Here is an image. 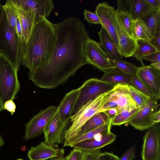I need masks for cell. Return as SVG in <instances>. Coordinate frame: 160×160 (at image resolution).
Listing matches in <instances>:
<instances>
[{
	"label": "cell",
	"instance_id": "ab89813d",
	"mask_svg": "<svg viewBox=\"0 0 160 160\" xmlns=\"http://www.w3.org/2000/svg\"><path fill=\"white\" fill-rule=\"evenodd\" d=\"M157 50L160 52V30L157 31L149 41Z\"/></svg>",
	"mask_w": 160,
	"mask_h": 160
},
{
	"label": "cell",
	"instance_id": "7c38bea8",
	"mask_svg": "<svg viewBox=\"0 0 160 160\" xmlns=\"http://www.w3.org/2000/svg\"><path fill=\"white\" fill-rule=\"evenodd\" d=\"M158 100L155 98H150L146 104L139 108L128 123L136 129L141 131L147 129L155 124L152 116L159 106Z\"/></svg>",
	"mask_w": 160,
	"mask_h": 160
},
{
	"label": "cell",
	"instance_id": "bcb514c9",
	"mask_svg": "<svg viewBox=\"0 0 160 160\" xmlns=\"http://www.w3.org/2000/svg\"><path fill=\"white\" fill-rule=\"evenodd\" d=\"M110 118L112 119L116 114L117 111L115 108H112L105 111Z\"/></svg>",
	"mask_w": 160,
	"mask_h": 160
},
{
	"label": "cell",
	"instance_id": "3957f363",
	"mask_svg": "<svg viewBox=\"0 0 160 160\" xmlns=\"http://www.w3.org/2000/svg\"><path fill=\"white\" fill-rule=\"evenodd\" d=\"M0 53L19 70L23 56L21 41L16 29L8 24L4 10L0 20Z\"/></svg>",
	"mask_w": 160,
	"mask_h": 160
},
{
	"label": "cell",
	"instance_id": "4316f807",
	"mask_svg": "<svg viewBox=\"0 0 160 160\" xmlns=\"http://www.w3.org/2000/svg\"><path fill=\"white\" fill-rule=\"evenodd\" d=\"M138 47L132 57L141 62L142 66H144L142 58L143 57L157 52H159L153 47L149 41L142 40H137Z\"/></svg>",
	"mask_w": 160,
	"mask_h": 160
},
{
	"label": "cell",
	"instance_id": "60d3db41",
	"mask_svg": "<svg viewBox=\"0 0 160 160\" xmlns=\"http://www.w3.org/2000/svg\"><path fill=\"white\" fill-rule=\"evenodd\" d=\"M142 59H145L154 63L160 62V52H157L149 54L142 57Z\"/></svg>",
	"mask_w": 160,
	"mask_h": 160
},
{
	"label": "cell",
	"instance_id": "4fadbf2b",
	"mask_svg": "<svg viewBox=\"0 0 160 160\" xmlns=\"http://www.w3.org/2000/svg\"><path fill=\"white\" fill-rule=\"evenodd\" d=\"M113 19L118 41V48L119 53L125 58L132 57L138 46L137 40L129 35L116 10Z\"/></svg>",
	"mask_w": 160,
	"mask_h": 160
},
{
	"label": "cell",
	"instance_id": "8d00e7d4",
	"mask_svg": "<svg viewBox=\"0 0 160 160\" xmlns=\"http://www.w3.org/2000/svg\"><path fill=\"white\" fill-rule=\"evenodd\" d=\"M136 149V145L130 148L120 158L119 160H133L135 157Z\"/></svg>",
	"mask_w": 160,
	"mask_h": 160
},
{
	"label": "cell",
	"instance_id": "f546056e",
	"mask_svg": "<svg viewBox=\"0 0 160 160\" xmlns=\"http://www.w3.org/2000/svg\"><path fill=\"white\" fill-rule=\"evenodd\" d=\"M111 61L116 68L125 74L130 76L136 75L138 67L122 60Z\"/></svg>",
	"mask_w": 160,
	"mask_h": 160
},
{
	"label": "cell",
	"instance_id": "f907efd6",
	"mask_svg": "<svg viewBox=\"0 0 160 160\" xmlns=\"http://www.w3.org/2000/svg\"><path fill=\"white\" fill-rule=\"evenodd\" d=\"M3 10V5L0 4V20Z\"/></svg>",
	"mask_w": 160,
	"mask_h": 160
},
{
	"label": "cell",
	"instance_id": "7dc6e473",
	"mask_svg": "<svg viewBox=\"0 0 160 160\" xmlns=\"http://www.w3.org/2000/svg\"><path fill=\"white\" fill-rule=\"evenodd\" d=\"M150 65L154 68L160 70V62L152 63Z\"/></svg>",
	"mask_w": 160,
	"mask_h": 160
},
{
	"label": "cell",
	"instance_id": "603a6c76",
	"mask_svg": "<svg viewBox=\"0 0 160 160\" xmlns=\"http://www.w3.org/2000/svg\"><path fill=\"white\" fill-rule=\"evenodd\" d=\"M112 120V119L110 118L105 112H100L93 116L86 123L77 137L106 124Z\"/></svg>",
	"mask_w": 160,
	"mask_h": 160
},
{
	"label": "cell",
	"instance_id": "8992f818",
	"mask_svg": "<svg viewBox=\"0 0 160 160\" xmlns=\"http://www.w3.org/2000/svg\"><path fill=\"white\" fill-rule=\"evenodd\" d=\"M116 85L96 78H90L85 81L79 87L80 93L72 115L89 101L111 90Z\"/></svg>",
	"mask_w": 160,
	"mask_h": 160
},
{
	"label": "cell",
	"instance_id": "74e56055",
	"mask_svg": "<svg viewBox=\"0 0 160 160\" xmlns=\"http://www.w3.org/2000/svg\"><path fill=\"white\" fill-rule=\"evenodd\" d=\"M120 158L113 152H101L98 155L97 160H119Z\"/></svg>",
	"mask_w": 160,
	"mask_h": 160
},
{
	"label": "cell",
	"instance_id": "6da1fadb",
	"mask_svg": "<svg viewBox=\"0 0 160 160\" xmlns=\"http://www.w3.org/2000/svg\"><path fill=\"white\" fill-rule=\"evenodd\" d=\"M54 25L57 39L52 55L44 64L28 72V79L40 88H55L64 84L87 64L84 48L89 36L82 22L70 17Z\"/></svg>",
	"mask_w": 160,
	"mask_h": 160
},
{
	"label": "cell",
	"instance_id": "e575fe53",
	"mask_svg": "<svg viewBox=\"0 0 160 160\" xmlns=\"http://www.w3.org/2000/svg\"><path fill=\"white\" fill-rule=\"evenodd\" d=\"M84 19L91 23L100 24L99 19L97 13L85 9L84 11Z\"/></svg>",
	"mask_w": 160,
	"mask_h": 160
},
{
	"label": "cell",
	"instance_id": "cb8c5ba5",
	"mask_svg": "<svg viewBox=\"0 0 160 160\" xmlns=\"http://www.w3.org/2000/svg\"><path fill=\"white\" fill-rule=\"evenodd\" d=\"M100 79L116 84L130 85L131 76L125 74L118 69L115 68L104 72Z\"/></svg>",
	"mask_w": 160,
	"mask_h": 160
},
{
	"label": "cell",
	"instance_id": "83f0119b",
	"mask_svg": "<svg viewBox=\"0 0 160 160\" xmlns=\"http://www.w3.org/2000/svg\"><path fill=\"white\" fill-rule=\"evenodd\" d=\"M112 120H111L109 122L102 126L77 137L68 145L67 147H72L75 144L80 142L93 139L94 136L97 134L103 133L111 130Z\"/></svg>",
	"mask_w": 160,
	"mask_h": 160
},
{
	"label": "cell",
	"instance_id": "484cf974",
	"mask_svg": "<svg viewBox=\"0 0 160 160\" xmlns=\"http://www.w3.org/2000/svg\"><path fill=\"white\" fill-rule=\"evenodd\" d=\"M141 19L154 35L157 31L160 30V8H152Z\"/></svg>",
	"mask_w": 160,
	"mask_h": 160
},
{
	"label": "cell",
	"instance_id": "d6a6232c",
	"mask_svg": "<svg viewBox=\"0 0 160 160\" xmlns=\"http://www.w3.org/2000/svg\"><path fill=\"white\" fill-rule=\"evenodd\" d=\"M130 85L150 98H155L145 84L136 75L131 76Z\"/></svg>",
	"mask_w": 160,
	"mask_h": 160
},
{
	"label": "cell",
	"instance_id": "f1b7e54d",
	"mask_svg": "<svg viewBox=\"0 0 160 160\" xmlns=\"http://www.w3.org/2000/svg\"><path fill=\"white\" fill-rule=\"evenodd\" d=\"M3 7L8 24L16 29L18 16L15 6L12 0H7Z\"/></svg>",
	"mask_w": 160,
	"mask_h": 160
},
{
	"label": "cell",
	"instance_id": "e0dca14e",
	"mask_svg": "<svg viewBox=\"0 0 160 160\" xmlns=\"http://www.w3.org/2000/svg\"><path fill=\"white\" fill-rule=\"evenodd\" d=\"M117 3V10L128 12L132 20L141 19L152 9L146 0H118Z\"/></svg>",
	"mask_w": 160,
	"mask_h": 160
},
{
	"label": "cell",
	"instance_id": "5bb4252c",
	"mask_svg": "<svg viewBox=\"0 0 160 160\" xmlns=\"http://www.w3.org/2000/svg\"><path fill=\"white\" fill-rule=\"evenodd\" d=\"M115 10L113 7L107 2H103L96 7L95 12L98 17L102 27L105 30L118 47V41L113 19Z\"/></svg>",
	"mask_w": 160,
	"mask_h": 160
},
{
	"label": "cell",
	"instance_id": "ffe728a7",
	"mask_svg": "<svg viewBox=\"0 0 160 160\" xmlns=\"http://www.w3.org/2000/svg\"><path fill=\"white\" fill-rule=\"evenodd\" d=\"M80 92L79 88L67 93L58 107V112L62 121L69 122Z\"/></svg>",
	"mask_w": 160,
	"mask_h": 160
},
{
	"label": "cell",
	"instance_id": "b9f144b4",
	"mask_svg": "<svg viewBox=\"0 0 160 160\" xmlns=\"http://www.w3.org/2000/svg\"><path fill=\"white\" fill-rule=\"evenodd\" d=\"M4 110H6L9 112L11 115H13L16 111V105L12 100L6 101L3 105Z\"/></svg>",
	"mask_w": 160,
	"mask_h": 160
},
{
	"label": "cell",
	"instance_id": "9c48e42d",
	"mask_svg": "<svg viewBox=\"0 0 160 160\" xmlns=\"http://www.w3.org/2000/svg\"><path fill=\"white\" fill-rule=\"evenodd\" d=\"M106 101L112 103L113 108L117 110V114L124 110L139 108L132 97L128 85L116 84L110 91Z\"/></svg>",
	"mask_w": 160,
	"mask_h": 160
},
{
	"label": "cell",
	"instance_id": "8fae6325",
	"mask_svg": "<svg viewBox=\"0 0 160 160\" xmlns=\"http://www.w3.org/2000/svg\"><path fill=\"white\" fill-rule=\"evenodd\" d=\"M141 157L142 160H160V128L156 124L143 137Z\"/></svg>",
	"mask_w": 160,
	"mask_h": 160
},
{
	"label": "cell",
	"instance_id": "30bf717a",
	"mask_svg": "<svg viewBox=\"0 0 160 160\" xmlns=\"http://www.w3.org/2000/svg\"><path fill=\"white\" fill-rule=\"evenodd\" d=\"M57 110L58 107L50 106L32 117L25 125L23 139H32L43 133L46 125Z\"/></svg>",
	"mask_w": 160,
	"mask_h": 160
},
{
	"label": "cell",
	"instance_id": "c3c4849f",
	"mask_svg": "<svg viewBox=\"0 0 160 160\" xmlns=\"http://www.w3.org/2000/svg\"><path fill=\"white\" fill-rule=\"evenodd\" d=\"M49 160H65V158L63 156L53 158L50 159Z\"/></svg>",
	"mask_w": 160,
	"mask_h": 160
},
{
	"label": "cell",
	"instance_id": "44dd1931",
	"mask_svg": "<svg viewBox=\"0 0 160 160\" xmlns=\"http://www.w3.org/2000/svg\"><path fill=\"white\" fill-rule=\"evenodd\" d=\"M116 138V135L109 130L103 134L100 139H92L81 141L75 144L72 147L82 151L95 150L112 143Z\"/></svg>",
	"mask_w": 160,
	"mask_h": 160
},
{
	"label": "cell",
	"instance_id": "7a4b0ae2",
	"mask_svg": "<svg viewBox=\"0 0 160 160\" xmlns=\"http://www.w3.org/2000/svg\"><path fill=\"white\" fill-rule=\"evenodd\" d=\"M57 33L53 23L42 17L35 24L29 37L21 64L33 71L50 58L54 49Z\"/></svg>",
	"mask_w": 160,
	"mask_h": 160
},
{
	"label": "cell",
	"instance_id": "4dcf8cb0",
	"mask_svg": "<svg viewBox=\"0 0 160 160\" xmlns=\"http://www.w3.org/2000/svg\"><path fill=\"white\" fill-rule=\"evenodd\" d=\"M139 108L130 111L124 110L117 114L112 119V125L120 126L128 123Z\"/></svg>",
	"mask_w": 160,
	"mask_h": 160
},
{
	"label": "cell",
	"instance_id": "d6986e66",
	"mask_svg": "<svg viewBox=\"0 0 160 160\" xmlns=\"http://www.w3.org/2000/svg\"><path fill=\"white\" fill-rule=\"evenodd\" d=\"M64 152L63 148H55L42 142L36 146L31 147L27 156L29 160H46L62 156Z\"/></svg>",
	"mask_w": 160,
	"mask_h": 160
},
{
	"label": "cell",
	"instance_id": "ee69618b",
	"mask_svg": "<svg viewBox=\"0 0 160 160\" xmlns=\"http://www.w3.org/2000/svg\"><path fill=\"white\" fill-rule=\"evenodd\" d=\"M153 120L155 124L159 123L160 122V110L158 109L153 114Z\"/></svg>",
	"mask_w": 160,
	"mask_h": 160
},
{
	"label": "cell",
	"instance_id": "ba28073f",
	"mask_svg": "<svg viewBox=\"0 0 160 160\" xmlns=\"http://www.w3.org/2000/svg\"><path fill=\"white\" fill-rule=\"evenodd\" d=\"M68 122L61 120L57 110L44 128V142L51 147L58 148V144L64 142Z\"/></svg>",
	"mask_w": 160,
	"mask_h": 160
},
{
	"label": "cell",
	"instance_id": "816d5d0a",
	"mask_svg": "<svg viewBox=\"0 0 160 160\" xmlns=\"http://www.w3.org/2000/svg\"><path fill=\"white\" fill-rule=\"evenodd\" d=\"M3 110H4L3 108L0 101V112Z\"/></svg>",
	"mask_w": 160,
	"mask_h": 160
},
{
	"label": "cell",
	"instance_id": "f5cc1de1",
	"mask_svg": "<svg viewBox=\"0 0 160 160\" xmlns=\"http://www.w3.org/2000/svg\"><path fill=\"white\" fill-rule=\"evenodd\" d=\"M17 160H23L22 159H17Z\"/></svg>",
	"mask_w": 160,
	"mask_h": 160
},
{
	"label": "cell",
	"instance_id": "f6af8a7d",
	"mask_svg": "<svg viewBox=\"0 0 160 160\" xmlns=\"http://www.w3.org/2000/svg\"><path fill=\"white\" fill-rule=\"evenodd\" d=\"M16 30L18 37L21 41L22 38V30L21 24L18 18L16 24Z\"/></svg>",
	"mask_w": 160,
	"mask_h": 160
},
{
	"label": "cell",
	"instance_id": "52a82bcc",
	"mask_svg": "<svg viewBox=\"0 0 160 160\" xmlns=\"http://www.w3.org/2000/svg\"><path fill=\"white\" fill-rule=\"evenodd\" d=\"M84 52L87 64H90L105 72L116 68L99 43L87 38L84 44Z\"/></svg>",
	"mask_w": 160,
	"mask_h": 160
},
{
	"label": "cell",
	"instance_id": "ac0fdd59",
	"mask_svg": "<svg viewBox=\"0 0 160 160\" xmlns=\"http://www.w3.org/2000/svg\"><path fill=\"white\" fill-rule=\"evenodd\" d=\"M16 6L23 10L35 11L40 18H47L54 8L52 0H12Z\"/></svg>",
	"mask_w": 160,
	"mask_h": 160
},
{
	"label": "cell",
	"instance_id": "277c9868",
	"mask_svg": "<svg viewBox=\"0 0 160 160\" xmlns=\"http://www.w3.org/2000/svg\"><path fill=\"white\" fill-rule=\"evenodd\" d=\"M110 91L102 94L83 105L70 118L71 124L65 132L64 147L72 141L86 123L93 116L101 112Z\"/></svg>",
	"mask_w": 160,
	"mask_h": 160
},
{
	"label": "cell",
	"instance_id": "681fc988",
	"mask_svg": "<svg viewBox=\"0 0 160 160\" xmlns=\"http://www.w3.org/2000/svg\"><path fill=\"white\" fill-rule=\"evenodd\" d=\"M4 142L3 139L0 134V148L4 144Z\"/></svg>",
	"mask_w": 160,
	"mask_h": 160
},
{
	"label": "cell",
	"instance_id": "2e32d148",
	"mask_svg": "<svg viewBox=\"0 0 160 160\" xmlns=\"http://www.w3.org/2000/svg\"><path fill=\"white\" fill-rule=\"evenodd\" d=\"M14 5L16 8L22 28L21 45L23 56L27 42L33 28L37 22L42 18L38 17L35 11H25Z\"/></svg>",
	"mask_w": 160,
	"mask_h": 160
},
{
	"label": "cell",
	"instance_id": "836d02e7",
	"mask_svg": "<svg viewBox=\"0 0 160 160\" xmlns=\"http://www.w3.org/2000/svg\"><path fill=\"white\" fill-rule=\"evenodd\" d=\"M116 11L126 30L129 35L133 38L132 28V20L130 15L128 12L124 11L117 9Z\"/></svg>",
	"mask_w": 160,
	"mask_h": 160
},
{
	"label": "cell",
	"instance_id": "7bdbcfd3",
	"mask_svg": "<svg viewBox=\"0 0 160 160\" xmlns=\"http://www.w3.org/2000/svg\"><path fill=\"white\" fill-rule=\"evenodd\" d=\"M146 1L152 8H160V0H146Z\"/></svg>",
	"mask_w": 160,
	"mask_h": 160
},
{
	"label": "cell",
	"instance_id": "1f68e13d",
	"mask_svg": "<svg viewBox=\"0 0 160 160\" xmlns=\"http://www.w3.org/2000/svg\"><path fill=\"white\" fill-rule=\"evenodd\" d=\"M129 89L132 97L140 108L145 105L150 97L129 85Z\"/></svg>",
	"mask_w": 160,
	"mask_h": 160
},
{
	"label": "cell",
	"instance_id": "7402d4cb",
	"mask_svg": "<svg viewBox=\"0 0 160 160\" xmlns=\"http://www.w3.org/2000/svg\"><path fill=\"white\" fill-rule=\"evenodd\" d=\"M98 34L100 38V45L110 59L122 60L123 57L119 53L117 45L105 30L102 27Z\"/></svg>",
	"mask_w": 160,
	"mask_h": 160
},
{
	"label": "cell",
	"instance_id": "f35d334b",
	"mask_svg": "<svg viewBox=\"0 0 160 160\" xmlns=\"http://www.w3.org/2000/svg\"><path fill=\"white\" fill-rule=\"evenodd\" d=\"M82 151L74 148L65 158V160H80L82 156Z\"/></svg>",
	"mask_w": 160,
	"mask_h": 160
},
{
	"label": "cell",
	"instance_id": "9a60e30c",
	"mask_svg": "<svg viewBox=\"0 0 160 160\" xmlns=\"http://www.w3.org/2000/svg\"><path fill=\"white\" fill-rule=\"evenodd\" d=\"M156 98H160V70L150 65L138 67L136 74Z\"/></svg>",
	"mask_w": 160,
	"mask_h": 160
},
{
	"label": "cell",
	"instance_id": "d590c367",
	"mask_svg": "<svg viewBox=\"0 0 160 160\" xmlns=\"http://www.w3.org/2000/svg\"><path fill=\"white\" fill-rule=\"evenodd\" d=\"M101 152L100 149L94 151H82L80 160H97L99 154Z\"/></svg>",
	"mask_w": 160,
	"mask_h": 160
},
{
	"label": "cell",
	"instance_id": "5b68a950",
	"mask_svg": "<svg viewBox=\"0 0 160 160\" xmlns=\"http://www.w3.org/2000/svg\"><path fill=\"white\" fill-rule=\"evenodd\" d=\"M18 71L11 62L0 53V101L3 107L6 101L13 100L20 89Z\"/></svg>",
	"mask_w": 160,
	"mask_h": 160
},
{
	"label": "cell",
	"instance_id": "d4e9b609",
	"mask_svg": "<svg viewBox=\"0 0 160 160\" xmlns=\"http://www.w3.org/2000/svg\"><path fill=\"white\" fill-rule=\"evenodd\" d=\"M133 38L136 40L142 39L149 41L153 35L141 19L132 20Z\"/></svg>",
	"mask_w": 160,
	"mask_h": 160
}]
</instances>
